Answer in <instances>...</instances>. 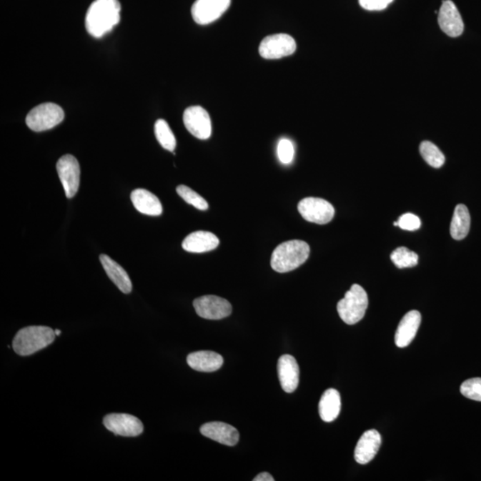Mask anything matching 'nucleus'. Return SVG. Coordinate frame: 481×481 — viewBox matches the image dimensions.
Masks as SVG:
<instances>
[{
    "label": "nucleus",
    "mask_w": 481,
    "mask_h": 481,
    "mask_svg": "<svg viewBox=\"0 0 481 481\" xmlns=\"http://www.w3.org/2000/svg\"><path fill=\"white\" fill-rule=\"evenodd\" d=\"M121 9L118 0H95L86 12V31L96 39L109 34L120 23Z\"/></svg>",
    "instance_id": "1"
},
{
    "label": "nucleus",
    "mask_w": 481,
    "mask_h": 481,
    "mask_svg": "<svg viewBox=\"0 0 481 481\" xmlns=\"http://www.w3.org/2000/svg\"><path fill=\"white\" fill-rule=\"evenodd\" d=\"M309 245L302 240L283 242L274 249L271 267L278 273H287L298 269L309 259Z\"/></svg>",
    "instance_id": "2"
},
{
    "label": "nucleus",
    "mask_w": 481,
    "mask_h": 481,
    "mask_svg": "<svg viewBox=\"0 0 481 481\" xmlns=\"http://www.w3.org/2000/svg\"><path fill=\"white\" fill-rule=\"evenodd\" d=\"M56 336L55 331L48 327H27L14 336L12 347L18 355L30 356L51 344Z\"/></svg>",
    "instance_id": "3"
},
{
    "label": "nucleus",
    "mask_w": 481,
    "mask_h": 481,
    "mask_svg": "<svg viewBox=\"0 0 481 481\" xmlns=\"http://www.w3.org/2000/svg\"><path fill=\"white\" fill-rule=\"evenodd\" d=\"M368 307L367 292L359 284H353L346 292L345 297L338 302L337 310L339 317L347 324L359 323L365 317Z\"/></svg>",
    "instance_id": "4"
},
{
    "label": "nucleus",
    "mask_w": 481,
    "mask_h": 481,
    "mask_svg": "<svg viewBox=\"0 0 481 481\" xmlns=\"http://www.w3.org/2000/svg\"><path fill=\"white\" fill-rule=\"evenodd\" d=\"M64 119V110L59 106L44 103L36 106L28 114L26 124L34 132H41L55 128Z\"/></svg>",
    "instance_id": "5"
},
{
    "label": "nucleus",
    "mask_w": 481,
    "mask_h": 481,
    "mask_svg": "<svg viewBox=\"0 0 481 481\" xmlns=\"http://www.w3.org/2000/svg\"><path fill=\"white\" fill-rule=\"evenodd\" d=\"M297 45L292 36L284 34L267 36L260 43L259 52L265 59H280L292 55Z\"/></svg>",
    "instance_id": "6"
},
{
    "label": "nucleus",
    "mask_w": 481,
    "mask_h": 481,
    "mask_svg": "<svg viewBox=\"0 0 481 481\" xmlns=\"http://www.w3.org/2000/svg\"><path fill=\"white\" fill-rule=\"evenodd\" d=\"M299 212L307 222L324 225L334 217V208L330 202L316 197L304 198L299 202Z\"/></svg>",
    "instance_id": "7"
},
{
    "label": "nucleus",
    "mask_w": 481,
    "mask_h": 481,
    "mask_svg": "<svg viewBox=\"0 0 481 481\" xmlns=\"http://www.w3.org/2000/svg\"><path fill=\"white\" fill-rule=\"evenodd\" d=\"M61 183L63 184L65 195L72 198L78 193L81 181V168L77 159L74 155L65 154L56 164Z\"/></svg>",
    "instance_id": "8"
},
{
    "label": "nucleus",
    "mask_w": 481,
    "mask_h": 481,
    "mask_svg": "<svg viewBox=\"0 0 481 481\" xmlns=\"http://www.w3.org/2000/svg\"><path fill=\"white\" fill-rule=\"evenodd\" d=\"M194 307L199 317L209 320L223 319L232 313V305L230 302L214 295H206L195 299Z\"/></svg>",
    "instance_id": "9"
},
{
    "label": "nucleus",
    "mask_w": 481,
    "mask_h": 481,
    "mask_svg": "<svg viewBox=\"0 0 481 481\" xmlns=\"http://www.w3.org/2000/svg\"><path fill=\"white\" fill-rule=\"evenodd\" d=\"M184 124L192 135L206 140L212 136V126L208 111L201 106L188 107L183 116Z\"/></svg>",
    "instance_id": "10"
},
{
    "label": "nucleus",
    "mask_w": 481,
    "mask_h": 481,
    "mask_svg": "<svg viewBox=\"0 0 481 481\" xmlns=\"http://www.w3.org/2000/svg\"><path fill=\"white\" fill-rule=\"evenodd\" d=\"M231 0H197L192 6L195 23L207 25L218 20L230 6Z\"/></svg>",
    "instance_id": "11"
},
{
    "label": "nucleus",
    "mask_w": 481,
    "mask_h": 481,
    "mask_svg": "<svg viewBox=\"0 0 481 481\" xmlns=\"http://www.w3.org/2000/svg\"><path fill=\"white\" fill-rule=\"evenodd\" d=\"M104 425L117 436L137 437L144 432L139 418L128 414H110L104 418Z\"/></svg>",
    "instance_id": "12"
},
{
    "label": "nucleus",
    "mask_w": 481,
    "mask_h": 481,
    "mask_svg": "<svg viewBox=\"0 0 481 481\" xmlns=\"http://www.w3.org/2000/svg\"><path fill=\"white\" fill-rule=\"evenodd\" d=\"M441 30L452 38H457L462 34L465 30L464 21L460 13L451 0H445L441 6L439 18Z\"/></svg>",
    "instance_id": "13"
},
{
    "label": "nucleus",
    "mask_w": 481,
    "mask_h": 481,
    "mask_svg": "<svg viewBox=\"0 0 481 481\" xmlns=\"http://www.w3.org/2000/svg\"><path fill=\"white\" fill-rule=\"evenodd\" d=\"M200 432L204 437L229 447L236 446L240 437L238 430L225 422L205 423L201 427Z\"/></svg>",
    "instance_id": "14"
},
{
    "label": "nucleus",
    "mask_w": 481,
    "mask_h": 481,
    "mask_svg": "<svg viewBox=\"0 0 481 481\" xmlns=\"http://www.w3.org/2000/svg\"><path fill=\"white\" fill-rule=\"evenodd\" d=\"M277 372L282 389L285 392L292 393L298 388L299 368L294 357L291 355L280 357L277 363Z\"/></svg>",
    "instance_id": "15"
},
{
    "label": "nucleus",
    "mask_w": 481,
    "mask_h": 481,
    "mask_svg": "<svg viewBox=\"0 0 481 481\" xmlns=\"http://www.w3.org/2000/svg\"><path fill=\"white\" fill-rule=\"evenodd\" d=\"M382 437L376 430L365 432L361 436L355 448V460L360 465H367L377 455L381 447Z\"/></svg>",
    "instance_id": "16"
},
{
    "label": "nucleus",
    "mask_w": 481,
    "mask_h": 481,
    "mask_svg": "<svg viewBox=\"0 0 481 481\" xmlns=\"http://www.w3.org/2000/svg\"><path fill=\"white\" fill-rule=\"evenodd\" d=\"M421 320V314L417 310H412L405 314L395 335V343L399 348H406L413 342L420 327Z\"/></svg>",
    "instance_id": "17"
},
{
    "label": "nucleus",
    "mask_w": 481,
    "mask_h": 481,
    "mask_svg": "<svg viewBox=\"0 0 481 481\" xmlns=\"http://www.w3.org/2000/svg\"><path fill=\"white\" fill-rule=\"evenodd\" d=\"M219 245V239L207 231H197L184 238L182 247L184 251L202 253L213 251Z\"/></svg>",
    "instance_id": "18"
},
{
    "label": "nucleus",
    "mask_w": 481,
    "mask_h": 481,
    "mask_svg": "<svg viewBox=\"0 0 481 481\" xmlns=\"http://www.w3.org/2000/svg\"><path fill=\"white\" fill-rule=\"evenodd\" d=\"M134 207L137 212L148 216L162 214V205L157 195L146 189L134 190L130 195Z\"/></svg>",
    "instance_id": "19"
},
{
    "label": "nucleus",
    "mask_w": 481,
    "mask_h": 481,
    "mask_svg": "<svg viewBox=\"0 0 481 481\" xmlns=\"http://www.w3.org/2000/svg\"><path fill=\"white\" fill-rule=\"evenodd\" d=\"M187 360L192 369L204 372L218 371L224 363L222 356L216 352H209V350L191 353L188 355Z\"/></svg>",
    "instance_id": "20"
},
{
    "label": "nucleus",
    "mask_w": 481,
    "mask_h": 481,
    "mask_svg": "<svg viewBox=\"0 0 481 481\" xmlns=\"http://www.w3.org/2000/svg\"><path fill=\"white\" fill-rule=\"evenodd\" d=\"M99 259L108 277L120 289V291L126 294L132 292V280H130L129 274L126 272L125 269L108 255H100Z\"/></svg>",
    "instance_id": "21"
},
{
    "label": "nucleus",
    "mask_w": 481,
    "mask_h": 481,
    "mask_svg": "<svg viewBox=\"0 0 481 481\" xmlns=\"http://www.w3.org/2000/svg\"><path fill=\"white\" fill-rule=\"evenodd\" d=\"M341 395L338 390L329 389L325 390L319 402V415L322 420L331 422L339 417L341 412Z\"/></svg>",
    "instance_id": "22"
},
{
    "label": "nucleus",
    "mask_w": 481,
    "mask_h": 481,
    "mask_svg": "<svg viewBox=\"0 0 481 481\" xmlns=\"http://www.w3.org/2000/svg\"><path fill=\"white\" fill-rule=\"evenodd\" d=\"M471 227V216L469 209L464 204H458L455 209L452 219L450 234L455 240L465 239Z\"/></svg>",
    "instance_id": "23"
},
{
    "label": "nucleus",
    "mask_w": 481,
    "mask_h": 481,
    "mask_svg": "<svg viewBox=\"0 0 481 481\" xmlns=\"http://www.w3.org/2000/svg\"><path fill=\"white\" fill-rule=\"evenodd\" d=\"M154 132L158 142L164 149L174 152L177 147V140L167 122L160 119L155 122Z\"/></svg>",
    "instance_id": "24"
},
{
    "label": "nucleus",
    "mask_w": 481,
    "mask_h": 481,
    "mask_svg": "<svg viewBox=\"0 0 481 481\" xmlns=\"http://www.w3.org/2000/svg\"><path fill=\"white\" fill-rule=\"evenodd\" d=\"M420 153L425 161L433 168L439 169L445 164V157L439 148L430 141H423Z\"/></svg>",
    "instance_id": "25"
},
{
    "label": "nucleus",
    "mask_w": 481,
    "mask_h": 481,
    "mask_svg": "<svg viewBox=\"0 0 481 481\" xmlns=\"http://www.w3.org/2000/svg\"><path fill=\"white\" fill-rule=\"evenodd\" d=\"M390 259L399 269L413 267L418 264V255L407 247L397 248L390 255Z\"/></svg>",
    "instance_id": "26"
},
{
    "label": "nucleus",
    "mask_w": 481,
    "mask_h": 481,
    "mask_svg": "<svg viewBox=\"0 0 481 481\" xmlns=\"http://www.w3.org/2000/svg\"><path fill=\"white\" fill-rule=\"evenodd\" d=\"M177 193L188 204L193 205L194 207L200 209V211H207L209 208L208 202L200 194H198L197 192L191 189L190 187L181 184V186L177 187Z\"/></svg>",
    "instance_id": "27"
},
{
    "label": "nucleus",
    "mask_w": 481,
    "mask_h": 481,
    "mask_svg": "<svg viewBox=\"0 0 481 481\" xmlns=\"http://www.w3.org/2000/svg\"><path fill=\"white\" fill-rule=\"evenodd\" d=\"M461 393L467 399L481 402V378H472L462 382Z\"/></svg>",
    "instance_id": "28"
},
{
    "label": "nucleus",
    "mask_w": 481,
    "mask_h": 481,
    "mask_svg": "<svg viewBox=\"0 0 481 481\" xmlns=\"http://www.w3.org/2000/svg\"><path fill=\"white\" fill-rule=\"evenodd\" d=\"M277 155L282 164H290L294 157V146L290 139H283L277 146Z\"/></svg>",
    "instance_id": "29"
},
{
    "label": "nucleus",
    "mask_w": 481,
    "mask_h": 481,
    "mask_svg": "<svg viewBox=\"0 0 481 481\" xmlns=\"http://www.w3.org/2000/svg\"><path fill=\"white\" fill-rule=\"evenodd\" d=\"M400 229L407 231H415L421 227V219L412 213H406L397 220Z\"/></svg>",
    "instance_id": "30"
},
{
    "label": "nucleus",
    "mask_w": 481,
    "mask_h": 481,
    "mask_svg": "<svg viewBox=\"0 0 481 481\" xmlns=\"http://www.w3.org/2000/svg\"><path fill=\"white\" fill-rule=\"evenodd\" d=\"M360 6L365 10L381 11L385 9L393 0H359Z\"/></svg>",
    "instance_id": "31"
},
{
    "label": "nucleus",
    "mask_w": 481,
    "mask_h": 481,
    "mask_svg": "<svg viewBox=\"0 0 481 481\" xmlns=\"http://www.w3.org/2000/svg\"><path fill=\"white\" fill-rule=\"evenodd\" d=\"M273 476L269 472H262L257 475L253 481H274Z\"/></svg>",
    "instance_id": "32"
},
{
    "label": "nucleus",
    "mask_w": 481,
    "mask_h": 481,
    "mask_svg": "<svg viewBox=\"0 0 481 481\" xmlns=\"http://www.w3.org/2000/svg\"><path fill=\"white\" fill-rule=\"evenodd\" d=\"M55 332H56V335L59 336V335L61 334V332L60 330H59V329H56V330H55Z\"/></svg>",
    "instance_id": "33"
}]
</instances>
